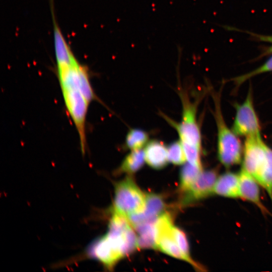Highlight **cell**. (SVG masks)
I'll return each instance as SVG.
<instances>
[{"mask_svg":"<svg viewBox=\"0 0 272 272\" xmlns=\"http://www.w3.org/2000/svg\"><path fill=\"white\" fill-rule=\"evenodd\" d=\"M220 94H213L214 115L217 128V156L220 163L229 168L242 160L243 148L237 136L227 125L221 109Z\"/></svg>","mask_w":272,"mask_h":272,"instance_id":"obj_2","label":"cell"},{"mask_svg":"<svg viewBox=\"0 0 272 272\" xmlns=\"http://www.w3.org/2000/svg\"><path fill=\"white\" fill-rule=\"evenodd\" d=\"M53 15L54 47L56 64H70L78 60L66 42L54 16Z\"/></svg>","mask_w":272,"mask_h":272,"instance_id":"obj_13","label":"cell"},{"mask_svg":"<svg viewBox=\"0 0 272 272\" xmlns=\"http://www.w3.org/2000/svg\"><path fill=\"white\" fill-rule=\"evenodd\" d=\"M214 194L226 198H239V173L228 171L219 175L214 185Z\"/></svg>","mask_w":272,"mask_h":272,"instance_id":"obj_14","label":"cell"},{"mask_svg":"<svg viewBox=\"0 0 272 272\" xmlns=\"http://www.w3.org/2000/svg\"><path fill=\"white\" fill-rule=\"evenodd\" d=\"M272 72V55L260 66L254 70L231 79L237 86H240L245 81L265 73Z\"/></svg>","mask_w":272,"mask_h":272,"instance_id":"obj_21","label":"cell"},{"mask_svg":"<svg viewBox=\"0 0 272 272\" xmlns=\"http://www.w3.org/2000/svg\"><path fill=\"white\" fill-rule=\"evenodd\" d=\"M145 161L144 151L142 149L132 150L125 157L119 171L127 173H133L140 169Z\"/></svg>","mask_w":272,"mask_h":272,"instance_id":"obj_18","label":"cell"},{"mask_svg":"<svg viewBox=\"0 0 272 272\" xmlns=\"http://www.w3.org/2000/svg\"><path fill=\"white\" fill-rule=\"evenodd\" d=\"M255 37L261 41L269 42L271 44L270 47L267 49V51L268 53L272 54V36H265L255 35Z\"/></svg>","mask_w":272,"mask_h":272,"instance_id":"obj_24","label":"cell"},{"mask_svg":"<svg viewBox=\"0 0 272 272\" xmlns=\"http://www.w3.org/2000/svg\"><path fill=\"white\" fill-rule=\"evenodd\" d=\"M203 171L202 166L192 164L189 162L184 164L180 172V189L185 192L194 183Z\"/></svg>","mask_w":272,"mask_h":272,"instance_id":"obj_19","label":"cell"},{"mask_svg":"<svg viewBox=\"0 0 272 272\" xmlns=\"http://www.w3.org/2000/svg\"><path fill=\"white\" fill-rule=\"evenodd\" d=\"M266 146L260 134L245 139L243 148L242 169L255 179L265 162Z\"/></svg>","mask_w":272,"mask_h":272,"instance_id":"obj_8","label":"cell"},{"mask_svg":"<svg viewBox=\"0 0 272 272\" xmlns=\"http://www.w3.org/2000/svg\"><path fill=\"white\" fill-rule=\"evenodd\" d=\"M164 203L161 197L155 194L146 195V203L143 211L126 217L132 227L140 224L156 220L163 213Z\"/></svg>","mask_w":272,"mask_h":272,"instance_id":"obj_12","label":"cell"},{"mask_svg":"<svg viewBox=\"0 0 272 272\" xmlns=\"http://www.w3.org/2000/svg\"><path fill=\"white\" fill-rule=\"evenodd\" d=\"M179 95L182 106L181 121L177 123L165 115L164 118L177 130L181 142L201 149V133L196 119V103L191 101L187 95L182 91Z\"/></svg>","mask_w":272,"mask_h":272,"instance_id":"obj_3","label":"cell"},{"mask_svg":"<svg viewBox=\"0 0 272 272\" xmlns=\"http://www.w3.org/2000/svg\"><path fill=\"white\" fill-rule=\"evenodd\" d=\"M239 174V198L256 206L263 214H270L261 200L260 185L250 174L241 169Z\"/></svg>","mask_w":272,"mask_h":272,"instance_id":"obj_11","label":"cell"},{"mask_svg":"<svg viewBox=\"0 0 272 272\" xmlns=\"http://www.w3.org/2000/svg\"><path fill=\"white\" fill-rule=\"evenodd\" d=\"M131 226L126 217L113 212L105 235L122 258L138 248L137 236Z\"/></svg>","mask_w":272,"mask_h":272,"instance_id":"obj_5","label":"cell"},{"mask_svg":"<svg viewBox=\"0 0 272 272\" xmlns=\"http://www.w3.org/2000/svg\"><path fill=\"white\" fill-rule=\"evenodd\" d=\"M218 176L216 169L202 171L189 189L185 192L184 201L189 202L214 194V187Z\"/></svg>","mask_w":272,"mask_h":272,"instance_id":"obj_10","label":"cell"},{"mask_svg":"<svg viewBox=\"0 0 272 272\" xmlns=\"http://www.w3.org/2000/svg\"><path fill=\"white\" fill-rule=\"evenodd\" d=\"M256 180L266 191L272 204V149L267 145L265 162Z\"/></svg>","mask_w":272,"mask_h":272,"instance_id":"obj_17","label":"cell"},{"mask_svg":"<svg viewBox=\"0 0 272 272\" xmlns=\"http://www.w3.org/2000/svg\"><path fill=\"white\" fill-rule=\"evenodd\" d=\"M149 135L140 128H132L126 134L125 140V147L132 150H140L148 143Z\"/></svg>","mask_w":272,"mask_h":272,"instance_id":"obj_20","label":"cell"},{"mask_svg":"<svg viewBox=\"0 0 272 272\" xmlns=\"http://www.w3.org/2000/svg\"><path fill=\"white\" fill-rule=\"evenodd\" d=\"M235 116L232 129L237 136L245 138L260 134V126L254 109L251 87L245 100L236 104Z\"/></svg>","mask_w":272,"mask_h":272,"instance_id":"obj_7","label":"cell"},{"mask_svg":"<svg viewBox=\"0 0 272 272\" xmlns=\"http://www.w3.org/2000/svg\"><path fill=\"white\" fill-rule=\"evenodd\" d=\"M88 256L97 259L109 268H112L122 258L104 235L95 240L87 250Z\"/></svg>","mask_w":272,"mask_h":272,"instance_id":"obj_9","label":"cell"},{"mask_svg":"<svg viewBox=\"0 0 272 272\" xmlns=\"http://www.w3.org/2000/svg\"><path fill=\"white\" fill-rule=\"evenodd\" d=\"M173 232L175 241L180 249L187 257L192 259L190 256L188 243L185 233L175 226L173 227Z\"/></svg>","mask_w":272,"mask_h":272,"instance_id":"obj_23","label":"cell"},{"mask_svg":"<svg viewBox=\"0 0 272 272\" xmlns=\"http://www.w3.org/2000/svg\"><path fill=\"white\" fill-rule=\"evenodd\" d=\"M144 151L145 161L154 169H161L169 162L167 148L161 141L154 140L148 142Z\"/></svg>","mask_w":272,"mask_h":272,"instance_id":"obj_15","label":"cell"},{"mask_svg":"<svg viewBox=\"0 0 272 272\" xmlns=\"http://www.w3.org/2000/svg\"><path fill=\"white\" fill-rule=\"evenodd\" d=\"M174 226L168 214L163 213L158 218L155 224L157 248L172 257L189 262L197 270H204V267L187 257L180 249L175 239Z\"/></svg>","mask_w":272,"mask_h":272,"instance_id":"obj_6","label":"cell"},{"mask_svg":"<svg viewBox=\"0 0 272 272\" xmlns=\"http://www.w3.org/2000/svg\"><path fill=\"white\" fill-rule=\"evenodd\" d=\"M157 219L134 227L138 233L137 236L138 248H157L155 228Z\"/></svg>","mask_w":272,"mask_h":272,"instance_id":"obj_16","label":"cell"},{"mask_svg":"<svg viewBox=\"0 0 272 272\" xmlns=\"http://www.w3.org/2000/svg\"><path fill=\"white\" fill-rule=\"evenodd\" d=\"M59 83L65 107L79 135L81 152L85 154L87 148L86 120L90 103L84 94L79 78L69 77Z\"/></svg>","mask_w":272,"mask_h":272,"instance_id":"obj_1","label":"cell"},{"mask_svg":"<svg viewBox=\"0 0 272 272\" xmlns=\"http://www.w3.org/2000/svg\"><path fill=\"white\" fill-rule=\"evenodd\" d=\"M146 195L129 177L118 183L115 189L113 212L127 217L143 211Z\"/></svg>","mask_w":272,"mask_h":272,"instance_id":"obj_4","label":"cell"},{"mask_svg":"<svg viewBox=\"0 0 272 272\" xmlns=\"http://www.w3.org/2000/svg\"><path fill=\"white\" fill-rule=\"evenodd\" d=\"M167 147L169 162L175 165L185 163L186 158L180 140L171 143Z\"/></svg>","mask_w":272,"mask_h":272,"instance_id":"obj_22","label":"cell"}]
</instances>
